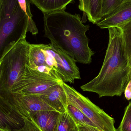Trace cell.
<instances>
[{
  "instance_id": "6da1fadb",
  "label": "cell",
  "mask_w": 131,
  "mask_h": 131,
  "mask_svg": "<svg viewBox=\"0 0 131 131\" xmlns=\"http://www.w3.org/2000/svg\"><path fill=\"white\" fill-rule=\"evenodd\" d=\"M108 30L109 41L101 70L94 78L81 86L82 91L96 93L100 98L121 96L131 79L121 28L115 27Z\"/></svg>"
},
{
  "instance_id": "7a4b0ae2",
  "label": "cell",
  "mask_w": 131,
  "mask_h": 131,
  "mask_svg": "<svg viewBox=\"0 0 131 131\" xmlns=\"http://www.w3.org/2000/svg\"><path fill=\"white\" fill-rule=\"evenodd\" d=\"M65 10L43 13L45 37L76 62L89 64L94 54L86 35L90 26L83 24L79 14Z\"/></svg>"
},
{
  "instance_id": "3957f363",
  "label": "cell",
  "mask_w": 131,
  "mask_h": 131,
  "mask_svg": "<svg viewBox=\"0 0 131 131\" xmlns=\"http://www.w3.org/2000/svg\"><path fill=\"white\" fill-rule=\"evenodd\" d=\"M76 61L52 43L31 44L27 66L64 82L81 79Z\"/></svg>"
},
{
  "instance_id": "277c9868",
  "label": "cell",
  "mask_w": 131,
  "mask_h": 131,
  "mask_svg": "<svg viewBox=\"0 0 131 131\" xmlns=\"http://www.w3.org/2000/svg\"><path fill=\"white\" fill-rule=\"evenodd\" d=\"M28 17L18 0H1L0 63L28 32Z\"/></svg>"
},
{
  "instance_id": "5b68a950",
  "label": "cell",
  "mask_w": 131,
  "mask_h": 131,
  "mask_svg": "<svg viewBox=\"0 0 131 131\" xmlns=\"http://www.w3.org/2000/svg\"><path fill=\"white\" fill-rule=\"evenodd\" d=\"M30 45L26 38L20 40L2 61L1 95L10 93L13 86L24 75Z\"/></svg>"
},
{
  "instance_id": "8992f818",
  "label": "cell",
  "mask_w": 131,
  "mask_h": 131,
  "mask_svg": "<svg viewBox=\"0 0 131 131\" xmlns=\"http://www.w3.org/2000/svg\"><path fill=\"white\" fill-rule=\"evenodd\" d=\"M60 83L66 92L68 102L83 112L99 130L101 131H117L115 127V121L113 118L73 87L62 81Z\"/></svg>"
},
{
  "instance_id": "52a82bcc",
  "label": "cell",
  "mask_w": 131,
  "mask_h": 131,
  "mask_svg": "<svg viewBox=\"0 0 131 131\" xmlns=\"http://www.w3.org/2000/svg\"><path fill=\"white\" fill-rule=\"evenodd\" d=\"M60 81L27 65L24 75L13 86L10 93L41 95Z\"/></svg>"
},
{
  "instance_id": "ba28073f",
  "label": "cell",
  "mask_w": 131,
  "mask_h": 131,
  "mask_svg": "<svg viewBox=\"0 0 131 131\" xmlns=\"http://www.w3.org/2000/svg\"><path fill=\"white\" fill-rule=\"evenodd\" d=\"M2 96L5 97L23 117L29 119L33 115L40 111H55L46 103L40 95L10 93Z\"/></svg>"
},
{
  "instance_id": "9c48e42d",
  "label": "cell",
  "mask_w": 131,
  "mask_h": 131,
  "mask_svg": "<svg viewBox=\"0 0 131 131\" xmlns=\"http://www.w3.org/2000/svg\"><path fill=\"white\" fill-rule=\"evenodd\" d=\"M23 116L5 97L0 95V128L12 130L21 128Z\"/></svg>"
},
{
  "instance_id": "30bf717a",
  "label": "cell",
  "mask_w": 131,
  "mask_h": 131,
  "mask_svg": "<svg viewBox=\"0 0 131 131\" xmlns=\"http://www.w3.org/2000/svg\"><path fill=\"white\" fill-rule=\"evenodd\" d=\"M131 20V0H124L109 14L96 24L102 29L118 27Z\"/></svg>"
},
{
  "instance_id": "8fae6325",
  "label": "cell",
  "mask_w": 131,
  "mask_h": 131,
  "mask_svg": "<svg viewBox=\"0 0 131 131\" xmlns=\"http://www.w3.org/2000/svg\"><path fill=\"white\" fill-rule=\"evenodd\" d=\"M40 95L44 101L55 111L60 113L67 111V94L60 82Z\"/></svg>"
},
{
  "instance_id": "7c38bea8",
  "label": "cell",
  "mask_w": 131,
  "mask_h": 131,
  "mask_svg": "<svg viewBox=\"0 0 131 131\" xmlns=\"http://www.w3.org/2000/svg\"><path fill=\"white\" fill-rule=\"evenodd\" d=\"M60 114L57 111L43 110L34 114L30 120L42 131H55Z\"/></svg>"
},
{
  "instance_id": "4fadbf2b",
  "label": "cell",
  "mask_w": 131,
  "mask_h": 131,
  "mask_svg": "<svg viewBox=\"0 0 131 131\" xmlns=\"http://www.w3.org/2000/svg\"><path fill=\"white\" fill-rule=\"evenodd\" d=\"M103 0H79V8L85 14L88 20L97 24L102 19V8Z\"/></svg>"
},
{
  "instance_id": "5bb4252c",
  "label": "cell",
  "mask_w": 131,
  "mask_h": 131,
  "mask_svg": "<svg viewBox=\"0 0 131 131\" xmlns=\"http://www.w3.org/2000/svg\"><path fill=\"white\" fill-rule=\"evenodd\" d=\"M43 13H48L66 9L74 0H30Z\"/></svg>"
},
{
  "instance_id": "9a60e30c",
  "label": "cell",
  "mask_w": 131,
  "mask_h": 131,
  "mask_svg": "<svg viewBox=\"0 0 131 131\" xmlns=\"http://www.w3.org/2000/svg\"><path fill=\"white\" fill-rule=\"evenodd\" d=\"M67 111L76 124H81L96 127L92 122L83 112L69 102L67 106Z\"/></svg>"
},
{
  "instance_id": "2e32d148",
  "label": "cell",
  "mask_w": 131,
  "mask_h": 131,
  "mask_svg": "<svg viewBox=\"0 0 131 131\" xmlns=\"http://www.w3.org/2000/svg\"><path fill=\"white\" fill-rule=\"evenodd\" d=\"M118 27L122 30L125 50L131 67V20Z\"/></svg>"
},
{
  "instance_id": "e0dca14e",
  "label": "cell",
  "mask_w": 131,
  "mask_h": 131,
  "mask_svg": "<svg viewBox=\"0 0 131 131\" xmlns=\"http://www.w3.org/2000/svg\"><path fill=\"white\" fill-rule=\"evenodd\" d=\"M76 127V124L68 112L61 113L55 131H69Z\"/></svg>"
},
{
  "instance_id": "ac0fdd59",
  "label": "cell",
  "mask_w": 131,
  "mask_h": 131,
  "mask_svg": "<svg viewBox=\"0 0 131 131\" xmlns=\"http://www.w3.org/2000/svg\"><path fill=\"white\" fill-rule=\"evenodd\" d=\"M20 7L27 15L28 19V32H30L33 35L38 33V30L36 27L35 23L33 20L32 14L30 10V0H18Z\"/></svg>"
},
{
  "instance_id": "d6986e66",
  "label": "cell",
  "mask_w": 131,
  "mask_h": 131,
  "mask_svg": "<svg viewBox=\"0 0 131 131\" xmlns=\"http://www.w3.org/2000/svg\"><path fill=\"white\" fill-rule=\"evenodd\" d=\"M117 131H131V102L125 111L124 114Z\"/></svg>"
},
{
  "instance_id": "ffe728a7",
  "label": "cell",
  "mask_w": 131,
  "mask_h": 131,
  "mask_svg": "<svg viewBox=\"0 0 131 131\" xmlns=\"http://www.w3.org/2000/svg\"><path fill=\"white\" fill-rule=\"evenodd\" d=\"M124 0H103L101 14L102 19L112 12Z\"/></svg>"
},
{
  "instance_id": "44dd1931",
  "label": "cell",
  "mask_w": 131,
  "mask_h": 131,
  "mask_svg": "<svg viewBox=\"0 0 131 131\" xmlns=\"http://www.w3.org/2000/svg\"><path fill=\"white\" fill-rule=\"evenodd\" d=\"M24 126L20 129H15L11 131H42L32 121L26 117H23Z\"/></svg>"
},
{
  "instance_id": "7402d4cb",
  "label": "cell",
  "mask_w": 131,
  "mask_h": 131,
  "mask_svg": "<svg viewBox=\"0 0 131 131\" xmlns=\"http://www.w3.org/2000/svg\"><path fill=\"white\" fill-rule=\"evenodd\" d=\"M77 131H101L97 128L81 124H76Z\"/></svg>"
},
{
  "instance_id": "603a6c76",
  "label": "cell",
  "mask_w": 131,
  "mask_h": 131,
  "mask_svg": "<svg viewBox=\"0 0 131 131\" xmlns=\"http://www.w3.org/2000/svg\"><path fill=\"white\" fill-rule=\"evenodd\" d=\"M125 96L128 101L131 99V79L127 85L124 92Z\"/></svg>"
},
{
  "instance_id": "cb8c5ba5",
  "label": "cell",
  "mask_w": 131,
  "mask_h": 131,
  "mask_svg": "<svg viewBox=\"0 0 131 131\" xmlns=\"http://www.w3.org/2000/svg\"><path fill=\"white\" fill-rule=\"evenodd\" d=\"M2 78V71L1 68V63H0V83H1V80Z\"/></svg>"
},
{
  "instance_id": "d4e9b609",
  "label": "cell",
  "mask_w": 131,
  "mask_h": 131,
  "mask_svg": "<svg viewBox=\"0 0 131 131\" xmlns=\"http://www.w3.org/2000/svg\"><path fill=\"white\" fill-rule=\"evenodd\" d=\"M69 131H77L76 127L74 128H72V129H71Z\"/></svg>"
},
{
  "instance_id": "484cf974",
  "label": "cell",
  "mask_w": 131,
  "mask_h": 131,
  "mask_svg": "<svg viewBox=\"0 0 131 131\" xmlns=\"http://www.w3.org/2000/svg\"><path fill=\"white\" fill-rule=\"evenodd\" d=\"M0 131H11L9 130H5V129H2V128H0Z\"/></svg>"
},
{
  "instance_id": "4316f807",
  "label": "cell",
  "mask_w": 131,
  "mask_h": 131,
  "mask_svg": "<svg viewBox=\"0 0 131 131\" xmlns=\"http://www.w3.org/2000/svg\"><path fill=\"white\" fill-rule=\"evenodd\" d=\"M0 4H1V0H0Z\"/></svg>"
}]
</instances>
